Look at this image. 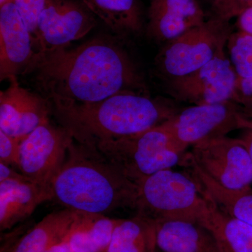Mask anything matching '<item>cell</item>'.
Wrapping results in <instances>:
<instances>
[{
	"mask_svg": "<svg viewBox=\"0 0 252 252\" xmlns=\"http://www.w3.org/2000/svg\"><path fill=\"white\" fill-rule=\"evenodd\" d=\"M124 39L100 34L74 49L39 54L29 74L51 105L94 103L122 93L147 94Z\"/></svg>",
	"mask_w": 252,
	"mask_h": 252,
	"instance_id": "6da1fadb",
	"label": "cell"
},
{
	"mask_svg": "<svg viewBox=\"0 0 252 252\" xmlns=\"http://www.w3.org/2000/svg\"><path fill=\"white\" fill-rule=\"evenodd\" d=\"M51 107L60 125L75 142L87 147L137 135L180 112L169 101L135 92L114 94L94 103Z\"/></svg>",
	"mask_w": 252,
	"mask_h": 252,
	"instance_id": "7a4b0ae2",
	"label": "cell"
},
{
	"mask_svg": "<svg viewBox=\"0 0 252 252\" xmlns=\"http://www.w3.org/2000/svg\"><path fill=\"white\" fill-rule=\"evenodd\" d=\"M50 187L53 200L77 212L106 215L136 210L138 186L95 149L74 140Z\"/></svg>",
	"mask_w": 252,
	"mask_h": 252,
	"instance_id": "3957f363",
	"label": "cell"
},
{
	"mask_svg": "<svg viewBox=\"0 0 252 252\" xmlns=\"http://www.w3.org/2000/svg\"><path fill=\"white\" fill-rule=\"evenodd\" d=\"M136 185L146 177L182 163L185 150L172 138L167 122L130 137L93 147Z\"/></svg>",
	"mask_w": 252,
	"mask_h": 252,
	"instance_id": "277c9868",
	"label": "cell"
},
{
	"mask_svg": "<svg viewBox=\"0 0 252 252\" xmlns=\"http://www.w3.org/2000/svg\"><path fill=\"white\" fill-rule=\"evenodd\" d=\"M136 211L154 220L198 222L207 197L191 175L172 169L146 177L138 184Z\"/></svg>",
	"mask_w": 252,
	"mask_h": 252,
	"instance_id": "5b68a950",
	"label": "cell"
},
{
	"mask_svg": "<svg viewBox=\"0 0 252 252\" xmlns=\"http://www.w3.org/2000/svg\"><path fill=\"white\" fill-rule=\"evenodd\" d=\"M228 21L212 16L203 24L165 43L155 59L158 71L172 79L203 67L225 49L232 34Z\"/></svg>",
	"mask_w": 252,
	"mask_h": 252,
	"instance_id": "8992f818",
	"label": "cell"
},
{
	"mask_svg": "<svg viewBox=\"0 0 252 252\" xmlns=\"http://www.w3.org/2000/svg\"><path fill=\"white\" fill-rule=\"evenodd\" d=\"M250 119L232 101L194 105L167 121L172 138L186 151L189 146L225 137L236 129H246Z\"/></svg>",
	"mask_w": 252,
	"mask_h": 252,
	"instance_id": "52a82bcc",
	"label": "cell"
},
{
	"mask_svg": "<svg viewBox=\"0 0 252 252\" xmlns=\"http://www.w3.org/2000/svg\"><path fill=\"white\" fill-rule=\"evenodd\" d=\"M188 154L203 172L230 190H243L252 185V159L241 139L222 137L193 146Z\"/></svg>",
	"mask_w": 252,
	"mask_h": 252,
	"instance_id": "ba28073f",
	"label": "cell"
},
{
	"mask_svg": "<svg viewBox=\"0 0 252 252\" xmlns=\"http://www.w3.org/2000/svg\"><path fill=\"white\" fill-rule=\"evenodd\" d=\"M73 140L63 126L50 122L39 126L21 140L18 168L36 183L50 187L64 163Z\"/></svg>",
	"mask_w": 252,
	"mask_h": 252,
	"instance_id": "9c48e42d",
	"label": "cell"
},
{
	"mask_svg": "<svg viewBox=\"0 0 252 252\" xmlns=\"http://www.w3.org/2000/svg\"><path fill=\"white\" fill-rule=\"evenodd\" d=\"M224 50L191 74L168 79L167 89L170 95L177 101L194 105L230 101L238 76Z\"/></svg>",
	"mask_w": 252,
	"mask_h": 252,
	"instance_id": "30bf717a",
	"label": "cell"
},
{
	"mask_svg": "<svg viewBox=\"0 0 252 252\" xmlns=\"http://www.w3.org/2000/svg\"><path fill=\"white\" fill-rule=\"evenodd\" d=\"M97 24L95 16L79 0H48L36 32L39 54L69 47Z\"/></svg>",
	"mask_w": 252,
	"mask_h": 252,
	"instance_id": "8fae6325",
	"label": "cell"
},
{
	"mask_svg": "<svg viewBox=\"0 0 252 252\" xmlns=\"http://www.w3.org/2000/svg\"><path fill=\"white\" fill-rule=\"evenodd\" d=\"M38 54L32 36L12 2L0 7V80L29 74Z\"/></svg>",
	"mask_w": 252,
	"mask_h": 252,
	"instance_id": "7c38bea8",
	"label": "cell"
},
{
	"mask_svg": "<svg viewBox=\"0 0 252 252\" xmlns=\"http://www.w3.org/2000/svg\"><path fill=\"white\" fill-rule=\"evenodd\" d=\"M0 92V131L22 140L39 126L49 122L52 107L44 96L33 94L19 84L18 77Z\"/></svg>",
	"mask_w": 252,
	"mask_h": 252,
	"instance_id": "4fadbf2b",
	"label": "cell"
},
{
	"mask_svg": "<svg viewBox=\"0 0 252 252\" xmlns=\"http://www.w3.org/2000/svg\"><path fill=\"white\" fill-rule=\"evenodd\" d=\"M148 19L149 35L165 43L206 21L196 0H150Z\"/></svg>",
	"mask_w": 252,
	"mask_h": 252,
	"instance_id": "5bb4252c",
	"label": "cell"
},
{
	"mask_svg": "<svg viewBox=\"0 0 252 252\" xmlns=\"http://www.w3.org/2000/svg\"><path fill=\"white\" fill-rule=\"evenodd\" d=\"M53 200L51 187L32 180L0 182V230L27 218L40 204Z\"/></svg>",
	"mask_w": 252,
	"mask_h": 252,
	"instance_id": "9a60e30c",
	"label": "cell"
},
{
	"mask_svg": "<svg viewBox=\"0 0 252 252\" xmlns=\"http://www.w3.org/2000/svg\"><path fill=\"white\" fill-rule=\"evenodd\" d=\"M157 248L161 252H220L212 233L198 222L156 221Z\"/></svg>",
	"mask_w": 252,
	"mask_h": 252,
	"instance_id": "2e32d148",
	"label": "cell"
},
{
	"mask_svg": "<svg viewBox=\"0 0 252 252\" xmlns=\"http://www.w3.org/2000/svg\"><path fill=\"white\" fill-rule=\"evenodd\" d=\"M206 197V205L198 223L213 235L219 252H252V226L230 217Z\"/></svg>",
	"mask_w": 252,
	"mask_h": 252,
	"instance_id": "e0dca14e",
	"label": "cell"
},
{
	"mask_svg": "<svg viewBox=\"0 0 252 252\" xmlns=\"http://www.w3.org/2000/svg\"><path fill=\"white\" fill-rule=\"evenodd\" d=\"M77 214L67 208L51 212L4 252H46L64 240Z\"/></svg>",
	"mask_w": 252,
	"mask_h": 252,
	"instance_id": "ac0fdd59",
	"label": "cell"
},
{
	"mask_svg": "<svg viewBox=\"0 0 252 252\" xmlns=\"http://www.w3.org/2000/svg\"><path fill=\"white\" fill-rule=\"evenodd\" d=\"M182 165L190 169V173L203 189L204 193L213 200L219 208L252 226V189L230 190L220 186L200 170L186 155Z\"/></svg>",
	"mask_w": 252,
	"mask_h": 252,
	"instance_id": "d6986e66",
	"label": "cell"
},
{
	"mask_svg": "<svg viewBox=\"0 0 252 252\" xmlns=\"http://www.w3.org/2000/svg\"><path fill=\"white\" fill-rule=\"evenodd\" d=\"M120 220L106 215L78 212L63 241L75 252H106Z\"/></svg>",
	"mask_w": 252,
	"mask_h": 252,
	"instance_id": "ffe728a7",
	"label": "cell"
},
{
	"mask_svg": "<svg viewBox=\"0 0 252 252\" xmlns=\"http://www.w3.org/2000/svg\"><path fill=\"white\" fill-rule=\"evenodd\" d=\"M95 17L99 18L114 34L126 39L137 35L143 28L139 0H79Z\"/></svg>",
	"mask_w": 252,
	"mask_h": 252,
	"instance_id": "44dd1931",
	"label": "cell"
},
{
	"mask_svg": "<svg viewBox=\"0 0 252 252\" xmlns=\"http://www.w3.org/2000/svg\"><path fill=\"white\" fill-rule=\"evenodd\" d=\"M156 221L142 215L121 220L106 252H157Z\"/></svg>",
	"mask_w": 252,
	"mask_h": 252,
	"instance_id": "7402d4cb",
	"label": "cell"
},
{
	"mask_svg": "<svg viewBox=\"0 0 252 252\" xmlns=\"http://www.w3.org/2000/svg\"><path fill=\"white\" fill-rule=\"evenodd\" d=\"M227 45L230 63L238 78H252V35L241 31L232 33Z\"/></svg>",
	"mask_w": 252,
	"mask_h": 252,
	"instance_id": "603a6c76",
	"label": "cell"
},
{
	"mask_svg": "<svg viewBox=\"0 0 252 252\" xmlns=\"http://www.w3.org/2000/svg\"><path fill=\"white\" fill-rule=\"evenodd\" d=\"M48 0H12L13 3L21 15L23 21L34 40L36 51H37V41H36V32L39 18L41 13L45 8Z\"/></svg>",
	"mask_w": 252,
	"mask_h": 252,
	"instance_id": "cb8c5ba5",
	"label": "cell"
},
{
	"mask_svg": "<svg viewBox=\"0 0 252 252\" xmlns=\"http://www.w3.org/2000/svg\"><path fill=\"white\" fill-rule=\"evenodd\" d=\"M230 101L238 106L245 117L252 120V77L238 78Z\"/></svg>",
	"mask_w": 252,
	"mask_h": 252,
	"instance_id": "d4e9b609",
	"label": "cell"
},
{
	"mask_svg": "<svg viewBox=\"0 0 252 252\" xmlns=\"http://www.w3.org/2000/svg\"><path fill=\"white\" fill-rule=\"evenodd\" d=\"M21 140L0 131V162L18 167Z\"/></svg>",
	"mask_w": 252,
	"mask_h": 252,
	"instance_id": "484cf974",
	"label": "cell"
},
{
	"mask_svg": "<svg viewBox=\"0 0 252 252\" xmlns=\"http://www.w3.org/2000/svg\"><path fill=\"white\" fill-rule=\"evenodd\" d=\"M211 6L213 16L229 21L234 17V0H206Z\"/></svg>",
	"mask_w": 252,
	"mask_h": 252,
	"instance_id": "4316f807",
	"label": "cell"
},
{
	"mask_svg": "<svg viewBox=\"0 0 252 252\" xmlns=\"http://www.w3.org/2000/svg\"><path fill=\"white\" fill-rule=\"evenodd\" d=\"M237 17L240 31L252 35V3L243 8Z\"/></svg>",
	"mask_w": 252,
	"mask_h": 252,
	"instance_id": "83f0119b",
	"label": "cell"
},
{
	"mask_svg": "<svg viewBox=\"0 0 252 252\" xmlns=\"http://www.w3.org/2000/svg\"><path fill=\"white\" fill-rule=\"evenodd\" d=\"M31 180L27 176L15 171L9 165L0 162V182L5 180Z\"/></svg>",
	"mask_w": 252,
	"mask_h": 252,
	"instance_id": "f1b7e54d",
	"label": "cell"
},
{
	"mask_svg": "<svg viewBox=\"0 0 252 252\" xmlns=\"http://www.w3.org/2000/svg\"><path fill=\"white\" fill-rule=\"evenodd\" d=\"M245 130H246V132L241 140L246 145L252 159V120L250 122L248 127Z\"/></svg>",
	"mask_w": 252,
	"mask_h": 252,
	"instance_id": "f546056e",
	"label": "cell"
},
{
	"mask_svg": "<svg viewBox=\"0 0 252 252\" xmlns=\"http://www.w3.org/2000/svg\"><path fill=\"white\" fill-rule=\"evenodd\" d=\"M46 252H75L69 246V244L65 241L61 242V243L54 245L52 248L48 250Z\"/></svg>",
	"mask_w": 252,
	"mask_h": 252,
	"instance_id": "4dcf8cb0",
	"label": "cell"
},
{
	"mask_svg": "<svg viewBox=\"0 0 252 252\" xmlns=\"http://www.w3.org/2000/svg\"><path fill=\"white\" fill-rule=\"evenodd\" d=\"M252 3V0H234V9L235 16H238L239 12L243 8Z\"/></svg>",
	"mask_w": 252,
	"mask_h": 252,
	"instance_id": "1f68e13d",
	"label": "cell"
},
{
	"mask_svg": "<svg viewBox=\"0 0 252 252\" xmlns=\"http://www.w3.org/2000/svg\"><path fill=\"white\" fill-rule=\"evenodd\" d=\"M11 1H12V0H0V7L8 4V3L11 2Z\"/></svg>",
	"mask_w": 252,
	"mask_h": 252,
	"instance_id": "d6a6232c",
	"label": "cell"
},
{
	"mask_svg": "<svg viewBox=\"0 0 252 252\" xmlns=\"http://www.w3.org/2000/svg\"></svg>",
	"mask_w": 252,
	"mask_h": 252,
	"instance_id": "836d02e7",
	"label": "cell"
}]
</instances>
